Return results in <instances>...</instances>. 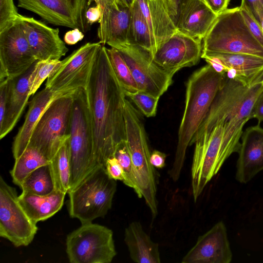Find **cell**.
Segmentation results:
<instances>
[{
  "label": "cell",
  "mask_w": 263,
  "mask_h": 263,
  "mask_svg": "<svg viewBox=\"0 0 263 263\" xmlns=\"http://www.w3.org/2000/svg\"><path fill=\"white\" fill-rule=\"evenodd\" d=\"M97 164L105 167L118 146L126 141L125 94L111 66L106 47L99 49L85 88Z\"/></svg>",
  "instance_id": "cell-1"
},
{
  "label": "cell",
  "mask_w": 263,
  "mask_h": 263,
  "mask_svg": "<svg viewBox=\"0 0 263 263\" xmlns=\"http://www.w3.org/2000/svg\"><path fill=\"white\" fill-rule=\"evenodd\" d=\"M247 122L231 103H220L209 110L202 125L203 130H206L194 142L191 182L195 202L224 162L222 158L223 143L230 151L237 149Z\"/></svg>",
  "instance_id": "cell-2"
},
{
  "label": "cell",
  "mask_w": 263,
  "mask_h": 263,
  "mask_svg": "<svg viewBox=\"0 0 263 263\" xmlns=\"http://www.w3.org/2000/svg\"><path fill=\"white\" fill-rule=\"evenodd\" d=\"M224 77L225 74L216 72L207 64L194 71L186 82L184 110L174 163L168 172L175 182L180 177L187 148L205 119Z\"/></svg>",
  "instance_id": "cell-3"
},
{
  "label": "cell",
  "mask_w": 263,
  "mask_h": 263,
  "mask_svg": "<svg viewBox=\"0 0 263 263\" xmlns=\"http://www.w3.org/2000/svg\"><path fill=\"white\" fill-rule=\"evenodd\" d=\"M126 142L129 151L135 180V192L143 198L153 218L158 214L155 168L151 164V152L144 125L135 109L127 99L124 106Z\"/></svg>",
  "instance_id": "cell-4"
},
{
  "label": "cell",
  "mask_w": 263,
  "mask_h": 263,
  "mask_svg": "<svg viewBox=\"0 0 263 263\" xmlns=\"http://www.w3.org/2000/svg\"><path fill=\"white\" fill-rule=\"evenodd\" d=\"M73 96L69 138V191L98 166L94 155L91 123L85 88L77 90Z\"/></svg>",
  "instance_id": "cell-5"
},
{
  "label": "cell",
  "mask_w": 263,
  "mask_h": 263,
  "mask_svg": "<svg viewBox=\"0 0 263 263\" xmlns=\"http://www.w3.org/2000/svg\"><path fill=\"white\" fill-rule=\"evenodd\" d=\"M203 40L201 55L244 53L263 58V47L250 31L240 6L219 14Z\"/></svg>",
  "instance_id": "cell-6"
},
{
  "label": "cell",
  "mask_w": 263,
  "mask_h": 263,
  "mask_svg": "<svg viewBox=\"0 0 263 263\" xmlns=\"http://www.w3.org/2000/svg\"><path fill=\"white\" fill-rule=\"evenodd\" d=\"M117 181L110 178L102 166H97L76 187L68 192L70 216L81 224L104 217L111 209Z\"/></svg>",
  "instance_id": "cell-7"
},
{
  "label": "cell",
  "mask_w": 263,
  "mask_h": 263,
  "mask_svg": "<svg viewBox=\"0 0 263 263\" xmlns=\"http://www.w3.org/2000/svg\"><path fill=\"white\" fill-rule=\"evenodd\" d=\"M75 92L53 100L43 112L32 133L28 146L36 148L49 161L70 137Z\"/></svg>",
  "instance_id": "cell-8"
},
{
  "label": "cell",
  "mask_w": 263,
  "mask_h": 263,
  "mask_svg": "<svg viewBox=\"0 0 263 263\" xmlns=\"http://www.w3.org/2000/svg\"><path fill=\"white\" fill-rule=\"evenodd\" d=\"M66 246L71 263H110L117 254L112 230L92 222L69 233Z\"/></svg>",
  "instance_id": "cell-9"
},
{
  "label": "cell",
  "mask_w": 263,
  "mask_h": 263,
  "mask_svg": "<svg viewBox=\"0 0 263 263\" xmlns=\"http://www.w3.org/2000/svg\"><path fill=\"white\" fill-rule=\"evenodd\" d=\"M110 47L118 50L135 80L138 91L160 98L172 83L173 77L154 63L149 52L128 41Z\"/></svg>",
  "instance_id": "cell-10"
},
{
  "label": "cell",
  "mask_w": 263,
  "mask_h": 263,
  "mask_svg": "<svg viewBox=\"0 0 263 263\" xmlns=\"http://www.w3.org/2000/svg\"><path fill=\"white\" fill-rule=\"evenodd\" d=\"M18 196L15 188L0 176V236L16 247L29 245L38 230L20 205Z\"/></svg>",
  "instance_id": "cell-11"
},
{
  "label": "cell",
  "mask_w": 263,
  "mask_h": 263,
  "mask_svg": "<svg viewBox=\"0 0 263 263\" xmlns=\"http://www.w3.org/2000/svg\"><path fill=\"white\" fill-rule=\"evenodd\" d=\"M36 61L19 16L0 32V82L23 74Z\"/></svg>",
  "instance_id": "cell-12"
},
{
  "label": "cell",
  "mask_w": 263,
  "mask_h": 263,
  "mask_svg": "<svg viewBox=\"0 0 263 263\" xmlns=\"http://www.w3.org/2000/svg\"><path fill=\"white\" fill-rule=\"evenodd\" d=\"M18 7L39 15L48 23L78 28L85 33L89 29L85 13L92 0H17Z\"/></svg>",
  "instance_id": "cell-13"
},
{
  "label": "cell",
  "mask_w": 263,
  "mask_h": 263,
  "mask_svg": "<svg viewBox=\"0 0 263 263\" xmlns=\"http://www.w3.org/2000/svg\"><path fill=\"white\" fill-rule=\"evenodd\" d=\"M86 80L81 76L74 77L58 90L45 87L38 92L29 103L25 121L14 137L12 152L14 159L18 158L27 147L33 129L49 105L55 99L84 88Z\"/></svg>",
  "instance_id": "cell-14"
},
{
  "label": "cell",
  "mask_w": 263,
  "mask_h": 263,
  "mask_svg": "<svg viewBox=\"0 0 263 263\" xmlns=\"http://www.w3.org/2000/svg\"><path fill=\"white\" fill-rule=\"evenodd\" d=\"M201 41L177 30L160 45L152 57V61L173 77L181 69L198 63L202 52Z\"/></svg>",
  "instance_id": "cell-15"
},
{
  "label": "cell",
  "mask_w": 263,
  "mask_h": 263,
  "mask_svg": "<svg viewBox=\"0 0 263 263\" xmlns=\"http://www.w3.org/2000/svg\"><path fill=\"white\" fill-rule=\"evenodd\" d=\"M232 253L227 231L222 221L198 237L195 245L182 258V263H230Z\"/></svg>",
  "instance_id": "cell-16"
},
{
  "label": "cell",
  "mask_w": 263,
  "mask_h": 263,
  "mask_svg": "<svg viewBox=\"0 0 263 263\" xmlns=\"http://www.w3.org/2000/svg\"><path fill=\"white\" fill-rule=\"evenodd\" d=\"M23 29L37 61L60 60L68 49L60 37L59 30L33 17L20 14Z\"/></svg>",
  "instance_id": "cell-17"
},
{
  "label": "cell",
  "mask_w": 263,
  "mask_h": 263,
  "mask_svg": "<svg viewBox=\"0 0 263 263\" xmlns=\"http://www.w3.org/2000/svg\"><path fill=\"white\" fill-rule=\"evenodd\" d=\"M100 7L101 15L98 36L103 45L130 40V8L120 5L118 0H92Z\"/></svg>",
  "instance_id": "cell-18"
},
{
  "label": "cell",
  "mask_w": 263,
  "mask_h": 263,
  "mask_svg": "<svg viewBox=\"0 0 263 263\" xmlns=\"http://www.w3.org/2000/svg\"><path fill=\"white\" fill-rule=\"evenodd\" d=\"M241 138L235 178L246 183L263 170V128L259 124L249 127Z\"/></svg>",
  "instance_id": "cell-19"
},
{
  "label": "cell",
  "mask_w": 263,
  "mask_h": 263,
  "mask_svg": "<svg viewBox=\"0 0 263 263\" xmlns=\"http://www.w3.org/2000/svg\"><path fill=\"white\" fill-rule=\"evenodd\" d=\"M36 62L25 73L8 81L5 115L0 124V139H2L15 127L26 107Z\"/></svg>",
  "instance_id": "cell-20"
},
{
  "label": "cell",
  "mask_w": 263,
  "mask_h": 263,
  "mask_svg": "<svg viewBox=\"0 0 263 263\" xmlns=\"http://www.w3.org/2000/svg\"><path fill=\"white\" fill-rule=\"evenodd\" d=\"M217 15L204 0H185L179 6L176 28L187 35L202 40Z\"/></svg>",
  "instance_id": "cell-21"
},
{
  "label": "cell",
  "mask_w": 263,
  "mask_h": 263,
  "mask_svg": "<svg viewBox=\"0 0 263 263\" xmlns=\"http://www.w3.org/2000/svg\"><path fill=\"white\" fill-rule=\"evenodd\" d=\"M137 2L147 24L155 54L160 45L177 31L175 22L164 0Z\"/></svg>",
  "instance_id": "cell-22"
},
{
  "label": "cell",
  "mask_w": 263,
  "mask_h": 263,
  "mask_svg": "<svg viewBox=\"0 0 263 263\" xmlns=\"http://www.w3.org/2000/svg\"><path fill=\"white\" fill-rule=\"evenodd\" d=\"M102 45L100 42H89L74 50L61 61L60 66L47 79L45 87L60 89L95 59Z\"/></svg>",
  "instance_id": "cell-23"
},
{
  "label": "cell",
  "mask_w": 263,
  "mask_h": 263,
  "mask_svg": "<svg viewBox=\"0 0 263 263\" xmlns=\"http://www.w3.org/2000/svg\"><path fill=\"white\" fill-rule=\"evenodd\" d=\"M204 57L217 58L223 65L225 76L245 82H252L263 75V58L244 53H218Z\"/></svg>",
  "instance_id": "cell-24"
},
{
  "label": "cell",
  "mask_w": 263,
  "mask_h": 263,
  "mask_svg": "<svg viewBox=\"0 0 263 263\" xmlns=\"http://www.w3.org/2000/svg\"><path fill=\"white\" fill-rule=\"evenodd\" d=\"M124 241L133 261L161 262L158 243L151 239L139 222L133 221L125 229Z\"/></svg>",
  "instance_id": "cell-25"
},
{
  "label": "cell",
  "mask_w": 263,
  "mask_h": 263,
  "mask_svg": "<svg viewBox=\"0 0 263 263\" xmlns=\"http://www.w3.org/2000/svg\"><path fill=\"white\" fill-rule=\"evenodd\" d=\"M65 195L66 193L57 190L45 195L22 192L18 196V201L29 218L37 223L59 212L63 206Z\"/></svg>",
  "instance_id": "cell-26"
},
{
  "label": "cell",
  "mask_w": 263,
  "mask_h": 263,
  "mask_svg": "<svg viewBox=\"0 0 263 263\" xmlns=\"http://www.w3.org/2000/svg\"><path fill=\"white\" fill-rule=\"evenodd\" d=\"M50 162L38 149L27 146L23 154L15 159L14 166L10 171L12 182L20 186L23 180L32 172Z\"/></svg>",
  "instance_id": "cell-27"
},
{
  "label": "cell",
  "mask_w": 263,
  "mask_h": 263,
  "mask_svg": "<svg viewBox=\"0 0 263 263\" xmlns=\"http://www.w3.org/2000/svg\"><path fill=\"white\" fill-rule=\"evenodd\" d=\"M19 187L22 192L39 195H48L53 192L55 189L50 163L32 172L23 180Z\"/></svg>",
  "instance_id": "cell-28"
},
{
  "label": "cell",
  "mask_w": 263,
  "mask_h": 263,
  "mask_svg": "<svg viewBox=\"0 0 263 263\" xmlns=\"http://www.w3.org/2000/svg\"><path fill=\"white\" fill-rule=\"evenodd\" d=\"M50 164L55 190L68 193L70 179L69 139L59 148Z\"/></svg>",
  "instance_id": "cell-29"
},
{
  "label": "cell",
  "mask_w": 263,
  "mask_h": 263,
  "mask_svg": "<svg viewBox=\"0 0 263 263\" xmlns=\"http://www.w3.org/2000/svg\"><path fill=\"white\" fill-rule=\"evenodd\" d=\"M130 12L129 41L149 52L152 58L154 51L150 32L137 0L130 7Z\"/></svg>",
  "instance_id": "cell-30"
},
{
  "label": "cell",
  "mask_w": 263,
  "mask_h": 263,
  "mask_svg": "<svg viewBox=\"0 0 263 263\" xmlns=\"http://www.w3.org/2000/svg\"><path fill=\"white\" fill-rule=\"evenodd\" d=\"M106 52L113 71L125 92L138 91L137 84L128 66L118 51L114 47L106 48Z\"/></svg>",
  "instance_id": "cell-31"
},
{
  "label": "cell",
  "mask_w": 263,
  "mask_h": 263,
  "mask_svg": "<svg viewBox=\"0 0 263 263\" xmlns=\"http://www.w3.org/2000/svg\"><path fill=\"white\" fill-rule=\"evenodd\" d=\"M114 157L118 160L123 171V183L126 186L136 190L132 158L126 141L120 143L117 147Z\"/></svg>",
  "instance_id": "cell-32"
},
{
  "label": "cell",
  "mask_w": 263,
  "mask_h": 263,
  "mask_svg": "<svg viewBox=\"0 0 263 263\" xmlns=\"http://www.w3.org/2000/svg\"><path fill=\"white\" fill-rule=\"evenodd\" d=\"M60 60L37 61L30 90V96L34 95L45 79L60 66Z\"/></svg>",
  "instance_id": "cell-33"
},
{
  "label": "cell",
  "mask_w": 263,
  "mask_h": 263,
  "mask_svg": "<svg viewBox=\"0 0 263 263\" xmlns=\"http://www.w3.org/2000/svg\"><path fill=\"white\" fill-rule=\"evenodd\" d=\"M125 94L145 116L152 117L156 116L160 98L140 91L135 92H125Z\"/></svg>",
  "instance_id": "cell-34"
},
{
  "label": "cell",
  "mask_w": 263,
  "mask_h": 263,
  "mask_svg": "<svg viewBox=\"0 0 263 263\" xmlns=\"http://www.w3.org/2000/svg\"><path fill=\"white\" fill-rule=\"evenodd\" d=\"M13 0H0V32L19 17Z\"/></svg>",
  "instance_id": "cell-35"
},
{
  "label": "cell",
  "mask_w": 263,
  "mask_h": 263,
  "mask_svg": "<svg viewBox=\"0 0 263 263\" xmlns=\"http://www.w3.org/2000/svg\"><path fill=\"white\" fill-rule=\"evenodd\" d=\"M240 7L245 22L250 31L263 47V31L260 24L245 6L240 5Z\"/></svg>",
  "instance_id": "cell-36"
},
{
  "label": "cell",
  "mask_w": 263,
  "mask_h": 263,
  "mask_svg": "<svg viewBox=\"0 0 263 263\" xmlns=\"http://www.w3.org/2000/svg\"><path fill=\"white\" fill-rule=\"evenodd\" d=\"M105 168L110 178L123 182V171L115 157H111L107 160Z\"/></svg>",
  "instance_id": "cell-37"
},
{
  "label": "cell",
  "mask_w": 263,
  "mask_h": 263,
  "mask_svg": "<svg viewBox=\"0 0 263 263\" xmlns=\"http://www.w3.org/2000/svg\"><path fill=\"white\" fill-rule=\"evenodd\" d=\"M241 5L245 6L260 24L263 17V0H241Z\"/></svg>",
  "instance_id": "cell-38"
},
{
  "label": "cell",
  "mask_w": 263,
  "mask_h": 263,
  "mask_svg": "<svg viewBox=\"0 0 263 263\" xmlns=\"http://www.w3.org/2000/svg\"><path fill=\"white\" fill-rule=\"evenodd\" d=\"M251 118H255L259 122L263 121V89L257 97L251 112Z\"/></svg>",
  "instance_id": "cell-39"
},
{
  "label": "cell",
  "mask_w": 263,
  "mask_h": 263,
  "mask_svg": "<svg viewBox=\"0 0 263 263\" xmlns=\"http://www.w3.org/2000/svg\"><path fill=\"white\" fill-rule=\"evenodd\" d=\"M166 155L159 151L154 150L150 155L149 161L151 165L156 168H162L165 165Z\"/></svg>",
  "instance_id": "cell-40"
},
{
  "label": "cell",
  "mask_w": 263,
  "mask_h": 263,
  "mask_svg": "<svg viewBox=\"0 0 263 263\" xmlns=\"http://www.w3.org/2000/svg\"><path fill=\"white\" fill-rule=\"evenodd\" d=\"M84 37L83 32L79 29L75 28L66 32L64 36V41L66 44L73 45L82 40Z\"/></svg>",
  "instance_id": "cell-41"
},
{
  "label": "cell",
  "mask_w": 263,
  "mask_h": 263,
  "mask_svg": "<svg viewBox=\"0 0 263 263\" xmlns=\"http://www.w3.org/2000/svg\"><path fill=\"white\" fill-rule=\"evenodd\" d=\"M209 8L217 15L227 9L230 0H204Z\"/></svg>",
  "instance_id": "cell-42"
},
{
  "label": "cell",
  "mask_w": 263,
  "mask_h": 263,
  "mask_svg": "<svg viewBox=\"0 0 263 263\" xmlns=\"http://www.w3.org/2000/svg\"><path fill=\"white\" fill-rule=\"evenodd\" d=\"M101 15V10L100 7L97 5L94 7H89L85 13L87 22L89 25H91L94 23L99 22Z\"/></svg>",
  "instance_id": "cell-43"
},
{
  "label": "cell",
  "mask_w": 263,
  "mask_h": 263,
  "mask_svg": "<svg viewBox=\"0 0 263 263\" xmlns=\"http://www.w3.org/2000/svg\"><path fill=\"white\" fill-rule=\"evenodd\" d=\"M135 0H118L119 4L123 7L130 8Z\"/></svg>",
  "instance_id": "cell-44"
},
{
  "label": "cell",
  "mask_w": 263,
  "mask_h": 263,
  "mask_svg": "<svg viewBox=\"0 0 263 263\" xmlns=\"http://www.w3.org/2000/svg\"><path fill=\"white\" fill-rule=\"evenodd\" d=\"M260 25H261V28H262V31H263V17H262V18L261 20Z\"/></svg>",
  "instance_id": "cell-45"
},
{
  "label": "cell",
  "mask_w": 263,
  "mask_h": 263,
  "mask_svg": "<svg viewBox=\"0 0 263 263\" xmlns=\"http://www.w3.org/2000/svg\"><path fill=\"white\" fill-rule=\"evenodd\" d=\"M165 1H166V0H164Z\"/></svg>",
  "instance_id": "cell-46"
},
{
  "label": "cell",
  "mask_w": 263,
  "mask_h": 263,
  "mask_svg": "<svg viewBox=\"0 0 263 263\" xmlns=\"http://www.w3.org/2000/svg\"></svg>",
  "instance_id": "cell-47"
}]
</instances>
